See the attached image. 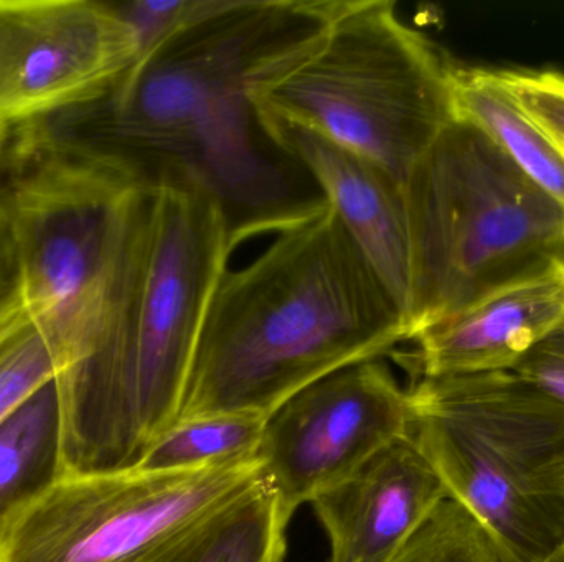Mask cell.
<instances>
[{
    "mask_svg": "<svg viewBox=\"0 0 564 562\" xmlns=\"http://www.w3.org/2000/svg\"><path fill=\"white\" fill-rule=\"evenodd\" d=\"M446 487L410 436L312 502L328 562H393L443 504Z\"/></svg>",
    "mask_w": 564,
    "mask_h": 562,
    "instance_id": "cell-12",
    "label": "cell"
},
{
    "mask_svg": "<svg viewBox=\"0 0 564 562\" xmlns=\"http://www.w3.org/2000/svg\"><path fill=\"white\" fill-rule=\"evenodd\" d=\"M451 88L456 119L480 129L530 180L564 207V155L520 109L497 69L454 65Z\"/></svg>",
    "mask_w": 564,
    "mask_h": 562,
    "instance_id": "cell-14",
    "label": "cell"
},
{
    "mask_svg": "<svg viewBox=\"0 0 564 562\" xmlns=\"http://www.w3.org/2000/svg\"><path fill=\"white\" fill-rule=\"evenodd\" d=\"M564 411V319L510 370Z\"/></svg>",
    "mask_w": 564,
    "mask_h": 562,
    "instance_id": "cell-21",
    "label": "cell"
},
{
    "mask_svg": "<svg viewBox=\"0 0 564 562\" xmlns=\"http://www.w3.org/2000/svg\"><path fill=\"white\" fill-rule=\"evenodd\" d=\"M411 340L506 284L564 260V207L486 134L451 122L403 184Z\"/></svg>",
    "mask_w": 564,
    "mask_h": 562,
    "instance_id": "cell-4",
    "label": "cell"
},
{
    "mask_svg": "<svg viewBox=\"0 0 564 562\" xmlns=\"http://www.w3.org/2000/svg\"><path fill=\"white\" fill-rule=\"evenodd\" d=\"M58 372L55 350L42 330L23 320L0 342V422Z\"/></svg>",
    "mask_w": 564,
    "mask_h": 562,
    "instance_id": "cell-19",
    "label": "cell"
},
{
    "mask_svg": "<svg viewBox=\"0 0 564 562\" xmlns=\"http://www.w3.org/2000/svg\"><path fill=\"white\" fill-rule=\"evenodd\" d=\"M410 439L509 562L564 541V411L513 372L421 376Z\"/></svg>",
    "mask_w": 564,
    "mask_h": 562,
    "instance_id": "cell-5",
    "label": "cell"
},
{
    "mask_svg": "<svg viewBox=\"0 0 564 562\" xmlns=\"http://www.w3.org/2000/svg\"><path fill=\"white\" fill-rule=\"evenodd\" d=\"M453 63L390 0H348L307 53L254 96L257 111L317 132L401 185L456 121Z\"/></svg>",
    "mask_w": 564,
    "mask_h": 562,
    "instance_id": "cell-6",
    "label": "cell"
},
{
    "mask_svg": "<svg viewBox=\"0 0 564 562\" xmlns=\"http://www.w3.org/2000/svg\"><path fill=\"white\" fill-rule=\"evenodd\" d=\"M340 0H194L161 43L101 98L25 125L141 185L188 184L217 198L235 250L327 201L280 151L254 96L321 38Z\"/></svg>",
    "mask_w": 564,
    "mask_h": 562,
    "instance_id": "cell-1",
    "label": "cell"
},
{
    "mask_svg": "<svg viewBox=\"0 0 564 562\" xmlns=\"http://www.w3.org/2000/svg\"><path fill=\"white\" fill-rule=\"evenodd\" d=\"M261 464L59 475L0 530V562H185Z\"/></svg>",
    "mask_w": 564,
    "mask_h": 562,
    "instance_id": "cell-8",
    "label": "cell"
},
{
    "mask_svg": "<svg viewBox=\"0 0 564 562\" xmlns=\"http://www.w3.org/2000/svg\"><path fill=\"white\" fill-rule=\"evenodd\" d=\"M393 562H509L492 535L453 498H446Z\"/></svg>",
    "mask_w": 564,
    "mask_h": 562,
    "instance_id": "cell-18",
    "label": "cell"
},
{
    "mask_svg": "<svg viewBox=\"0 0 564 562\" xmlns=\"http://www.w3.org/2000/svg\"><path fill=\"white\" fill-rule=\"evenodd\" d=\"M62 415L55 379L0 422V530L59 475Z\"/></svg>",
    "mask_w": 564,
    "mask_h": 562,
    "instance_id": "cell-15",
    "label": "cell"
},
{
    "mask_svg": "<svg viewBox=\"0 0 564 562\" xmlns=\"http://www.w3.org/2000/svg\"><path fill=\"white\" fill-rule=\"evenodd\" d=\"M410 429V389L378 359L337 370L282 403L264 422L258 461L285 524Z\"/></svg>",
    "mask_w": 564,
    "mask_h": 562,
    "instance_id": "cell-9",
    "label": "cell"
},
{
    "mask_svg": "<svg viewBox=\"0 0 564 562\" xmlns=\"http://www.w3.org/2000/svg\"><path fill=\"white\" fill-rule=\"evenodd\" d=\"M25 320L19 289H17L15 271L12 254L7 240L6 224L0 213V342Z\"/></svg>",
    "mask_w": 564,
    "mask_h": 562,
    "instance_id": "cell-22",
    "label": "cell"
},
{
    "mask_svg": "<svg viewBox=\"0 0 564 562\" xmlns=\"http://www.w3.org/2000/svg\"><path fill=\"white\" fill-rule=\"evenodd\" d=\"M258 112L271 141L317 185L411 327V246L403 185L357 152Z\"/></svg>",
    "mask_w": 564,
    "mask_h": 562,
    "instance_id": "cell-11",
    "label": "cell"
},
{
    "mask_svg": "<svg viewBox=\"0 0 564 562\" xmlns=\"http://www.w3.org/2000/svg\"><path fill=\"white\" fill-rule=\"evenodd\" d=\"M234 251L214 195L188 184L139 187L105 322L88 355L55 378L59 475L134 467L177 421Z\"/></svg>",
    "mask_w": 564,
    "mask_h": 562,
    "instance_id": "cell-2",
    "label": "cell"
},
{
    "mask_svg": "<svg viewBox=\"0 0 564 562\" xmlns=\"http://www.w3.org/2000/svg\"><path fill=\"white\" fill-rule=\"evenodd\" d=\"M408 340V317L325 203L224 274L178 419L268 418L305 386Z\"/></svg>",
    "mask_w": 564,
    "mask_h": 562,
    "instance_id": "cell-3",
    "label": "cell"
},
{
    "mask_svg": "<svg viewBox=\"0 0 564 562\" xmlns=\"http://www.w3.org/2000/svg\"><path fill=\"white\" fill-rule=\"evenodd\" d=\"M141 56L115 3L0 0V128L15 131L101 98Z\"/></svg>",
    "mask_w": 564,
    "mask_h": 562,
    "instance_id": "cell-10",
    "label": "cell"
},
{
    "mask_svg": "<svg viewBox=\"0 0 564 562\" xmlns=\"http://www.w3.org/2000/svg\"><path fill=\"white\" fill-rule=\"evenodd\" d=\"M564 319L555 263L506 284L414 335L421 376L510 372Z\"/></svg>",
    "mask_w": 564,
    "mask_h": 562,
    "instance_id": "cell-13",
    "label": "cell"
},
{
    "mask_svg": "<svg viewBox=\"0 0 564 562\" xmlns=\"http://www.w3.org/2000/svg\"><path fill=\"white\" fill-rule=\"evenodd\" d=\"M15 132L0 213L23 313L55 350L59 375L88 355L105 322L141 184Z\"/></svg>",
    "mask_w": 564,
    "mask_h": 562,
    "instance_id": "cell-7",
    "label": "cell"
},
{
    "mask_svg": "<svg viewBox=\"0 0 564 562\" xmlns=\"http://www.w3.org/2000/svg\"><path fill=\"white\" fill-rule=\"evenodd\" d=\"M267 418L241 412L181 418L151 445L134 467L191 472L258 459Z\"/></svg>",
    "mask_w": 564,
    "mask_h": 562,
    "instance_id": "cell-16",
    "label": "cell"
},
{
    "mask_svg": "<svg viewBox=\"0 0 564 562\" xmlns=\"http://www.w3.org/2000/svg\"><path fill=\"white\" fill-rule=\"evenodd\" d=\"M523 112L564 155V73L553 69H497Z\"/></svg>",
    "mask_w": 564,
    "mask_h": 562,
    "instance_id": "cell-20",
    "label": "cell"
},
{
    "mask_svg": "<svg viewBox=\"0 0 564 562\" xmlns=\"http://www.w3.org/2000/svg\"><path fill=\"white\" fill-rule=\"evenodd\" d=\"M10 134H12V131L0 128V164H2V158L7 155V151H9Z\"/></svg>",
    "mask_w": 564,
    "mask_h": 562,
    "instance_id": "cell-23",
    "label": "cell"
},
{
    "mask_svg": "<svg viewBox=\"0 0 564 562\" xmlns=\"http://www.w3.org/2000/svg\"><path fill=\"white\" fill-rule=\"evenodd\" d=\"M540 562H564V541L556 550H553L549 557L543 558Z\"/></svg>",
    "mask_w": 564,
    "mask_h": 562,
    "instance_id": "cell-24",
    "label": "cell"
},
{
    "mask_svg": "<svg viewBox=\"0 0 564 562\" xmlns=\"http://www.w3.org/2000/svg\"><path fill=\"white\" fill-rule=\"evenodd\" d=\"M285 528L276 497L261 478L218 517L185 562H284Z\"/></svg>",
    "mask_w": 564,
    "mask_h": 562,
    "instance_id": "cell-17",
    "label": "cell"
},
{
    "mask_svg": "<svg viewBox=\"0 0 564 562\" xmlns=\"http://www.w3.org/2000/svg\"><path fill=\"white\" fill-rule=\"evenodd\" d=\"M555 267L556 271H558L560 276H562V279L564 280V260H556Z\"/></svg>",
    "mask_w": 564,
    "mask_h": 562,
    "instance_id": "cell-25",
    "label": "cell"
}]
</instances>
